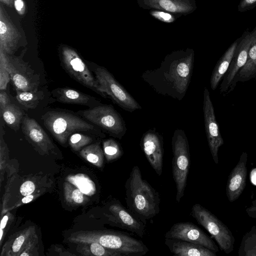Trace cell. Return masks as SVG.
Listing matches in <instances>:
<instances>
[{"label": "cell", "instance_id": "31", "mask_svg": "<svg viewBox=\"0 0 256 256\" xmlns=\"http://www.w3.org/2000/svg\"><path fill=\"white\" fill-rule=\"evenodd\" d=\"M34 184L30 180L24 182L20 187V192L24 196L31 194L34 190Z\"/></svg>", "mask_w": 256, "mask_h": 256}, {"label": "cell", "instance_id": "40", "mask_svg": "<svg viewBox=\"0 0 256 256\" xmlns=\"http://www.w3.org/2000/svg\"><path fill=\"white\" fill-rule=\"evenodd\" d=\"M34 196L30 194L25 196L22 200V202L24 204L28 203L33 200Z\"/></svg>", "mask_w": 256, "mask_h": 256}, {"label": "cell", "instance_id": "19", "mask_svg": "<svg viewBox=\"0 0 256 256\" xmlns=\"http://www.w3.org/2000/svg\"><path fill=\"white\" fill-rule=\"evenodd\" d=\"M22 130L25 137L42 149H47L52 142L45 130L34 118L25 114L22 122Z\"/></svg>", "mask_w": 256, "mask_h": 256}, {"label": "cell", "instance_id": "25", "mask_svg": "<svg viewBox=\"0 0 256 256\" xmlns=\"http://www.w3.org/2000/svg\"><path fill=\"white\" fill-rule=\"evenodd\" d=\"M16 98L18 102L28 108H35L44 97L42 90L26 92L16 90Z\"/></svg>", "mask_w": 256, "mask_h": 256}, {"label": "cell", "instance_id": "37", "mask_svg": "<svg viewBox=\"0 0 256 256\" xmlns=\"http://www.w3.org/2000/svg\"><path fill=\"white\" fill-rule=\"evenodd\" d=\"M248 215L254 218H256V198L253 200L250 206L246 210Z\"/></svg>", "mask_w": 256, "mask_h": 256}, {"label": "cell", "instance_id": "17", "mask_svg": "<svg viewBox=\"0 0 256 256\" xmlns=\"http://www.w3.org/2000/svg\"><path fill=\"white\" fill-rule=\"evenodd\" d=\"M110 209L114 220L119 227L143 237L146 224L136 217L128 208L118 201L110 206Z\"/></svg>", "mask_w": 256, "mask_h": 256}, {"label": "cell", "instance_id": "35", "mask_svg": "<svg viewBox=\"0 0 256 256\" xmlns=\"http://www.w3.org/2000/svg\"><path fill=\"white\" fill-rule=\"evenodd\" d=\"M84 193L78 188L74 190L72 193V198L74 202L82 203L84 200Z\"/></svg>", "mask_w": 256, "mask_h": 256}, {"label": "cell", "instance_id": "36", "mask_svg": "<svg viewBox=\"0 0 256 256\" xmlns=\"http://www.w3.org/2000/svg\"><path fill=\"white\" fill-rule=\"evenodd\" d=\"M14 6L18 14L22 15L25 12V4L22 0H14Z\"/></svg>", "mask_w": 256, "mask_h": 256}, {"label": "cell", "instance_id": "1", "mask_svg": "<svg viewBox=\"0 0 256 256\" xmlns=\"http://www.w3.org/2000/svg\"><path fill=\"white\" fill-rule=\"evenodd\" d=\"M194 60L192 48L173 51L158 68L144 72L142 78L158 94L181 100L190 82Z\"/></svg>", "mask_w": 256, "mask_h": 256}, {"label": "cell", "instance_id": "44", "mask_svg": "<svg viewBox=\"0 0 256 256\" xmlns=\"http://www.w3.org/2000/svg\"><path fill=\"white\" fill-rule=\"evenodd\" d=\"M20 256H28V254H26V253H22V254H20Z\"/></svg>", "mask_w": 256, "mask_h": 256}, {"label": "cell", "instance_id": "23", "mask_svg": "<svg viewBox=\"0 0 256 256\" xmlns=\"http://www.w3.org/2000/svg\"><path fill=\"white\" fill-rule=\"evenodd\" d=\"M0 117L7 126L14 132L19 130L23 118L26 114L18 106L10 104L0 112Z\"/></svg>", "mask_w": 256, "mask_h": 256}, {"label": "cell", "instance_id": "26", "mask_svg": "<svg viewBox=\"0 0 256 256\" xmlns=\"http://www.w3.org/2000/svg\"><path fill=\"white\" fill-rule=\"evenodd\" d=\"M68 179L84 194L92 195L95 192L94 183L84 174H78L70 177Z\"/></svg>", "mask_w": 256, "mask_h": 256}, {"label": "cell", "instance_id": "3", "mask_svg": "<svg viewBox=\"0 0 256 256\" xmlns=\"http://www.w3.org/2000/svg\"><path fill=\"white\" fill-rule=\"evenodd\" d=\"M76 114L68 110H52L43 114L41 120L51 134L62 144L76 132H86L98 136H104L100 128Z\"/></svg>", "mask_w": 256, "mask_h": 256}, {"label": "cell", "instance_id": "6", "mask_svg": "<svg viewBox=\"0 0 256 256\" xmlns=\"http://www.w3.org/2000/svg\"><path fill=\"white\" fill-rule=\"evenodd\" d=\"M87 64L94 74L103 92L114 102L130 112L142 108L140 104L106 68L92 62H88Z\"/></svg>", "mask_w": 256, "mask_h": 256}, {"label": "cell", "instance_id": "29", "mask_svg": "<svg viewBox=\"0 0 256 256\" xmlns=\"http://www.w3.org/2000/svg\"><path fill=\"white\" fill-rule=\"evenodd\" d=\"M70 144L74 148H78L80 146H84L92 140V137L81 132H76L72 134L69 138Z\"/></svg>", "mask_w": 256, "mask_h": 256}, {"label": "cell", "instance_id": "21", "mask_svg": "<svg viewBox=\"0 0 256 256\" xmlns=\"http://www.w3.org/2000/svg\"><path fill=\"white\" fill-rule=\"evenodd\" d=\"M237 40L228 48L216 64L210 79V88L215 90L226 73L239 42Z\"/></svg>", "mask_w": 256, "mask_h": 256}, {"label": "cell", "instance_id": "13", "mask_svg": "<svg viewBox=\"0 0 256 256\" xmlns=\"http://www.w3.org/2000/svg\"><path fill=\"white\" fill-rule=\"evenodd\" d=\"M140 146L149 164L156 174L160 176L164 153L162 136L154 130H150L142 135Z\"/></svg>", "mask_w": 256, "mask_h": 256}, {"label": "cell", "instance_id": "24", "mask_svg": "<svg viewBox=\"0 0 256 256\" xmlns=\"http://www.w3.org/2000/svg\"><path fill=\"white\" fill-rule=\"evenodd\" d=\"M239 256H256V226H254L250 230L242 237L238 250Z\"/></svg>", "mask_w": 256, "mask_h": 256}, {"label": "cell", "instance_id": "5", "mask_svg": "<svg viewBox=\"0 0 256 256\" xmlns=\"http://www.w3.org/2000/svg\"><path fill=\"white\" fill-rule=\"evenodd\" d=\"M76 114L113 137L120 140L126 133L127 129L124 119L111 104H102L80 110Z\"/></svg>", "mask_w": 256, "mask_h": 256}, {"label": "cell", "instance_id": "14", "mask_svg": "<svg viewBox=\"0 0 256 256\" xmlns=\"http://www.w3.org/2000/svg\"><path fill=\"white\" fill-rule=\"evenodd\" d=\"M144 10H158L176 14L178 18L193 12L197 8L196 0H136Z\"/></svg>", "mask_w": 256, "mask_h": 256}, {"label": "cell", "instance_id": "2", "mask_svg": "<svg viewBox=\"0 0 256 256\" xmlns=\"http://www.w3.org/2000/svg\"><path fill=\"white\" fill-rule=\"evenodd\" d=\"M124 188L128 209L144 224L159 213V193L142 178L138 166L132 168Z\"/></svg>", "mask_w": 256, "mask_h": 256}, {"label": "cell", "instance_id": "42", "mask_svg": "<svg viewBox=\"0 0 256 256\" xmlns=\"http://www.w3.org/2000/svg\"><path fill=\"white\" fill-rule=\"evenodd\" d=\"M0 2L4 3L8 6H11L12 4V0H0Z\"/></svg>", "mask_w": 256, "mask_h": 256}, {"label": "cell", "instance_id": "7", "mask_svg": "<svg viewBox=\"0 0 256 256\" xmlns=\"http://www.w3.org/2000/svg\"><path fill=\"white\" fill-rule=\"evenodd\" d=\"M60 60L62 68L72 78L102 98H108L88 64L74 50L67 46L62 47Z\"/></svg>", "mask_w": 256, "mask_h": 256}, {"label": "cell", "instance_id": "41", "mask_svg": "<svg viewBox=\"0 0 256 256\" xmlns=\"http://www.w3.org/2000/svg\"><path fill=\"white\" fill-rule=\"evenodd\" d=\"M8 220V216H5L3 217L1 220L0 223V228H4Z\"/></svg>", "mask_w": 256, "mask_h": 256}, {"label": "cell", "instance_id": "27", "mask_svg": "<svg viewBox=\"0 0 256 256\" xmlns=\"http://www.w3.org/2000/svg\"><path fill=\"white\" fill-rule=\"evenodd\" d=\"M8 62V55L0 50V90H6L10 81Z\"/></svg>", "mask_w": 256, "mask_h": 256}, {"label": "cell", "instance_id": "15", "mask_svg": "<svg viewBox=\"0 0 256 256\" xmlns=\"http://www.w3.org/2000/svg\"><path fill=\"white\" fill-rule=\"evenodd\" d=\"M248 154L242 152L238 162L229 174L226 186V194L230 202L238 198L245 188L248 173Z\"/></svg>", "mask_w": 256, "mask_h": 256}, {"label": "cell", "instance_id": "34", "mask_svg": "<svg viewBox=\"0 0 256 256\" xmlns=\"http://www.w3.org/2000/svg\"><path fill=\"white\" fill-rule=\"evenodd\" d=\"M24 241V237L23 236H20L16 238L12 246L13 252H18L20 250Z\"/></svg>", "mask_w": 256, "mask_h": 256}, {"label": "cell", "instance_id": "9", "mask_svg": "<svg viewBox=\"0 0 256 256\" xmlns=\"http://www.w3.org/2000/svg\"><path fill=\"white\" fill-rule=\"evenodd\" d=\"M10 82L15 90L26 92L38 90L40 76L35 73L28 62L20 56L8 55Z\"/></svg>", "mask_w": 256, "mask_h": 256}, {"label": "cell", "instance_id": "4", "mask_svg": "<svg viewBox=\"0 0 256 256\" xmlns=\"http://www.w3.org/2000/svg\"><path fill=\"white\" fill-rule=\"evenodd\" d=\"M172 145V176L176 184V200L179 202L184 195L190 162L188 140L182 130H175Z\"/></svg>", "mask_w": 256, "mask_h": 256}, {"label": "cell", "instance_id": "32", "mask_svg": "<svg viewBox=\"0 0 256 256\" xmlns=\"http://www.w3.org/2000/svg\"><path fill=\"white\" fill-rule=\"evenodd\" d=\"M256 6V0H242L240 3L238 10L240 12L252 8Z\"/></svg>", "mask_w": 256, "mask_h": 256}, {"label": "cell", "instance_id": "38", "mask_svg": "<svg viewBox=\"0 0 256 256\" xmlns=\"http://www.w3.org/2000/svg\"><path fill=\"white\" fill-rule=\"evenodd\" d=\"M86 156L87 160L92 163H96L99 161L100 158L96 154L90 152Z\"/></svg>", "mask_w": 256, "mask_h": 256}, {"label": "cell", "instance_id": "20", "mask_svg": "<svg viewBox=\"0 0 256 256\" xmlns=\"http://www.w3.org/2000/svg\"><path fill=\"white\" fill-rule=\"evenodd\" d=\"M165 244L178 256H216V252L202 246L181 240L165 238Z\"/></svg>", "mask_w": 256, "mask_h": 256}, {"label": "cell", "instance_id": "39", "mask_svg": "<svg viewBox=\"0 0 256 256\" xmlns=\"http://www.w3.org/2000/svg\"><path fill=\"white\" fill-rule=\"evenodd\" d=\"M250 178L252 183L256 186V168H254L251 170Z\"/></svg>", "mask_w": 256, "mask_h": 256}, {"label": "cell", "instance_id": "18", "mask_svg": "<svg viewBox=\"0 0 256 256\" xmlns=\"http://www.w3.org/2000/svg\"><path fill=\"white\" fill-rule=\"evenodd\" d=\"M51 94L56 101L63 104L86 106L89 108L102 104L94 96L69 88H56Z\"/></svg>", "mask_w": 256, "mask_h": 256}, {"label": "cell", "instance_id": "43", "mask_svg": "<svg viewBox=\"0 0 256 256\" xmlns=\"http://www.w3.org/2000/svg\"><path fill=\"white\" fill-rule=\"evenodd\" d=\"M0 240H2V233H3V232H2V228H0Z\"/></svg>", "mask_w": 256, "mask_h": 256}, {"label": "cell", "instance_id": "11", "mask_svg": "<svg viewBox=\"0 0 256 256\" xmlns=\"http://www.w3.org/2000/svg\"><path fill=\"white\" fill-rule=\"evenodd\" d=\"M252 40V32H248L240 38L229 67L220 85L221 94L231 92L235 86L236 78L246 64Z\"/></svg>", "mask_w": 256, "mask_h": 256}, {"label": "cell", "instance_id": "10", "mask_svg": "<svg viewBox=\"0 0 256 256\" xmlns=\"http://www.w3.org/2000/svg\"><path fill=\"white\" fill-rule=\"evenodd\" d=\"M203 112L208 146L214 162L218 164V150L224 144V140L216 121L210 92L206 88H204V91Z\"/></svg>", "mask_w": 256, "mask_h": 256}, {"label": "cell", "instance_id": "12", "mask_svg": "<svg viewBox=\"0 0 256 256\" xmlns=\"http://www.w3.org/2000/svg\"><path fill=\"white\" fill-rule=\"evenodd\" d=\"M164 237L201 245L214 252L219 251L218 246L212 238L192 222H181L174 224L166 233Z\"/></svg>", "mask_w": 256, "mask_h": 256}, {"label": "cell", "instance_id": "22", "mask_svg": "<svg viewBox=\"0 0 256 256\" xmlns=\"http://www.w3.org/2000/svg\"><path fill=\"white\" fill-rule=\"evenodd\" d=\"M252 34V40L246 62L239 72L235 84L238 82H246L256 77V27Z\"/></svg>", "mask_w": 256, "mask_h": 256}, {"label": "cell", "instance_id": "33", "mask_svg": "<svg viewBox=\"0 0 256 256\" xmlns=\"http://www.w3.org/2000/svg\"><path fill=\"white\" fill-rule=\"evenodd\" d=\"M11 104L8 94L5 90H0V112L8 105Z\"/></svg>", "mask_w": 256, "mask_h": 256}, {"label": "cell", "instance_id": "30", "mask_svg": "<svg viewBox=\"0 0 256 256\" xmlns=\"http://www.w3.org/2000/svg\"><path fill=\"white\" fill-rule=\"evenodd\" d=\"M149 13L152 17L165 23H172L178 18L174 14L158 10H150Z\"/></svg>", "mask_w": 256, "mask_h": 256}, {"label": "cell", "instance_id": "28", "mask_svg": "<svg viewBox=\"0 0 256 256\" xmlns=\"http://www.w3.org/2000/svg\"><path fill=\"white\" fill-rule=\"evenodd\" d=\"M104 149L108 158L111 160L121 157L124 153L120 144L112 138L108 139L104 142Z\"/></svg>", "mask_w": 256, "mask_h": 256}, {"label": "cell", "instance_id": "8", "mask_svg": "<svg viewBox=\"0 0 256 256\" xmlns=\"http://www.w3.org/2000/svg\"><path fill=\"white\" fill-rule=\"evenodd\" d=\"M190 214L210 234L221 250L226 254L233 251L235 239L232 232L214 214L199 204L192 206Z\"/></svg>", "mask_w": 256, "mask_h": 256}, {"label": "cell", "instance_id": "16", "mask_svg": "<svg viewBox=\"0 0 256 256\" xmlns=\"http://www.w3.org/2000/svg\"><path fill=\"white\" fill-rule=\"evenodd\" d=\"M20 34L8 16L4 9L0 6V50L12 56L17 50Z\"/></svg>", "mask_w": 256, "mask_h": 256}]
</instances>
